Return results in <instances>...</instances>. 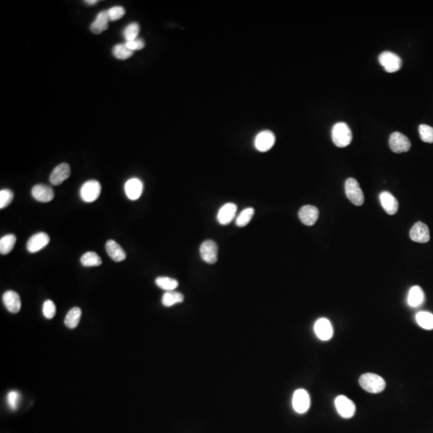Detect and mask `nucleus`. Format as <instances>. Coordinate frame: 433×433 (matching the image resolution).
<instances>
[{"mask_svg":"<svg viewBox=\"0 0 433 433\" xmlns=\"http://www.w3.org/2000/svg\"><path fill=\"white\" fill-rule=\"evenodd\" d=\"M331 138L335 145L339 148H345L352 142V130L347 124L339 122L332 128Z\"/></svg>","mask_w":433,"mask_h":433,"instance_id":"nucleus-1","label":"nucleus"},{"mask_svg":"<svg viewBox=\"0 0 433 433\" xmlns=\"http://www.w3.org/2000/svg\"><path fill=\"white\" fill-rule=\"evenodd\" d=\"M360 384L362 389L370 393H379L386 387L385 380L374 373H365L360 378Z\"/></svg>","mask_w":433,"mask_h":433,"instance_id":"nucleus-2","label":"nucleus"},{"mask_svg":"<svg viewBox=\"0 0 433 433\" xmlns=\"http://www.w3.org/2000/svg\"><path fill=\"white\" fill-rule=\"evenodd\" d=\"M345 193L352 203L361 207L364 202V195L361 190L360 184L355 178H348L345 182Z\"/></svg>","mask_w":433,"mask_h":433,"instance_id":"nucleus-3","label":"nucleus"},{"mask_svg":"<svg viewBox=\"0 0 433 433\" xmlns=\"http://www.w3.org/2000/svg\"><path fill=\"white\" fill-rule=\"evenodd\" d=\"M101 193V186L99 181L90 180L86 181L80 188V198L83 202L87 203L95 202L100 197Z\"/></svg>","mask_w":433,"mask_h":433,"instance_id":"nucleus-4","label":"nucleus"},{"mask_svg":"<svg viewBox=\"0 0 433 433\" xmlns=\"http://www.w3.org/2000/svg\"><path fill=\"white\" fill-rule=\"evenodd\" d=\"M379 64L388 73L399 71L402 66V61L398 55L392 52H383L379 57Z\"/></svg>","mask_w":433,"mask_h":433,"instance_id":"nucleus-5","label":"nucleus"},{"mask_svg":"<svg viewBox=\"0 0 433 433\" xmlns=\"http://www.w3.org/2000/svg\"><path fill=\"white\" fill-rule=\"evenodd\" d=\"M390 148L396 153H402L410 150L412 144L406 136L400 132H395L389 138Z\"/></svg>","mask_w":433,"mask_h":433,"instance_id":"nucleus-6","label":"nucleus"},{"mask_svg":"<svg viewBox=\"0 0 433 433\" xmlns=\"http://www.w3.org/2000/svg\"><path fill=\"white\" fill-rule=\"evenodd\" d=\"M292 405L296 413L303 414L308 411L310 399L308 392L304 389L296 390L292 398Z\"/></svg>","mask_w":433,"mask_h":433,"instance_id":"nucleus-7","label":"nucleus"},{"mask_svg":"<svg viewBox=\"0 0 433 433\" xmlns=\"http://www.w3.org/2000/svg\"><path fill=\"white\" fill-rule=\"evenodd\" d=\"M335 408L338 413L343 418L349 419L354 417L356 405L354 402L345 396H339L335 400Z\"/></svg>","mask_w":433,"mask_h":433,"instance_id":"nucleus-8","label":"nucleus"},{"mask_svg":"<svg viewBox=\"0 0 433 433\" xmlns=\"http://www.w3.org/2000/svg\"><path fill=\"white\" fill-rule=\"evenodd\" d=\"M218 247L213 240H207L200 246V255L202 260L209 264H214L217 260Z\"/></svg>","mask_w":433,"mask_h":433,"instance_id":"nucleus-9","label":"nucleus"},{"mask_svg":"<svg viewBox=\"0 0 433 433\" xmlns=\"http://www.w3.org/2000/svg\"><path fill=\"white\" fill-rule=\"evenodd\" d=\"M314 331L317 337L323 341L331 340L333 336V327L331 322L326 318H321L315 322Z\"/></svg>","mask_w":433,"mask_h":433,"instance_id":"nucleus-10","label":"nucleus"},{"mask_svg":"<svg viewBox=\"0 0 433 433\" xmlns=\"http://www.w3.org/2000/svg\"><path fill=\"white\" fill-rule=\"evenodd\" d=\"M275 143V134L271 131H268V130L261 132L260 134H258L255 138V141H254L255 148L259 152H267L272 148Z\"/></svg>","mask_w":433,"mask_h":433,"instance_id":"nucleus-11","label":"nucleus"},{"mask_svg":"<svg viewBox=\"0 0 433 433\" xmlns=\"http://www.w3.org/2000/svg\"><path fill=\"white\" fill-rule=\"evenodd\" d=\"M411 239L419 243H426L430 240V232L426 224L418 221L410 230Z\"/></svg>","mask_w":433,"mask_h":433,"instance_id":"nucleus-12","label":"nucleus"},{"mask_svg":"<svg viewBox=\"0 0 433 433\" xmlns=\"http://www.w3.org/2000/svg\"><path fill=\"white\" fill-rule=\"evenodd\" d=\"M50 242L49 235L44 232L36 233L30 237L27 243V249L30 253H36L44 249Z\"/></svg>","mask_w":433,"mask_h":433,"instance_id":"nucleus-13","label":"nucleus"},{"mask_svg":"<svg viewBox=\"0 0 433 433\" xmlns=\"http://www.w3.org/2000/svg\"><path fill=\"white\" fill-rule=\"evenodd\" d=\"M237 210V206L232 202L224 205L217 213V216H216L217 221L221 225H228L235 217Z\"/></svg>","mask_w":433,"mask_h":433,"instance_id":"nucleus-14","label":"nucleus"},{"mask_svg":"<svg viewBox=\"0 0 433 433\" xmlns=\"http://www.w3.org/2000/svg\"><path fill=\"white\" fill-rule=\"evenodd\" d=\"M71 174V169L67 163H62L57 165L50 176V182L54 186H59L67 180Z\"/></svg>","mask_w":433,"mask_h":433,"instance_id":"nucleus-15","label":"nucleus"},{"mask_svg":"<svg viewBox=\"0 0 433 433\" xmlns=\"http://www.w3.org/2000/svg\"><path fill=\"white\" fill-rule=\"evenodd\" d=\"M319 210L314 206H304L300 209L298 212V216L301 221L308 226L315 225L319 218Z\"/></svg>","mask_w":433,"mask_h":433,"instance_id":"nucleus-16","label":"nucleus"},{"mask_svg":"<svg viewBox=\"0 0 433 433\" xmlns=\"http://www.w3.org/2000/svg\"><path fill=\"white\" fill-rule=\"evenodd\" d=\"M143 188L144 186L141 180L138 178H131L125 183V194L130 200H138L142 196Z\"/></svg>","mask_w":433,"mask_h":433,"instance_id":"nucleus-17","label":"nucleus"},{"mask_svg":"<svg viewBox=\"0 0 433 433\" xmlns=\"http://www.w3.org/2000/svg\"><path fill=\"white\" fill-rule=\"evenodd\" d=\"M31 194L36 201L40 202H51L53 200L55 197V193L50 186L45 185H36L31 190Z\"/></svg>","mask_w":433,"mask_h":433,"instance_id":"nucleus-18","label":"nucleus"},{"mask_svg":"<svg viewBox=\"0 0 433 433\" xmlns=\"http://www.w3.org/2000/svg\"><path fill=\"white\" fill-rule=\"evenodd\" d=\"M2 302L9 312L16 314L21 309V299L19 294L13 290L5 292L2 295Z\"/></svg>","mask_w":433,"mask_h":433,"instance_id":"nucleus-19","label":"nucleus"},{"mask_svg":"<svg viewBox=\"0 0 433 433\" xmlns=\"http://www.w3.org/2000/svg\"><path fill=\"white\" fill-rule=\"evenodd\" d=\"M379 200L383 210L387 212V215H394L397 213L399 209V203L397 199L389 192H382L379 195Z\"/></svg>","mask_w":433,"mask_h":433,"instance_id":"nucleus-20","label":"nucleus"},{"mask_svg":"<svg viewBox=\"0 0 433 433\" xmlns=\"http://www.w3.org/2000/svg\"><path fill=\"white\" fill-rule=\"evenodd\" d=\"M109 21L110 19L108 17V10H102L96 15V19L90 26V29L96 35L101 34L108 29Z\"/></svg>","mask_w":433,"mask_h":433,"instance_id":"nucleus-21","label":"nucleus"},{"mask_svg":"<svg viewBox=\"0 0 433 433\" xmlns=\"http://www.w3.org/2000/svg\"><path fill=\"white\" fill-rule=\"evenodd\" d=\"M107 253L113 261L119 263L122 262L126 258V253L120 245L114 240H108L105 245Z\"/></svg>","mask_w":433,"mask_h":433,"instance_id":"nucleus-22","label":"nucleus"},{"mask_svg":"<svg viewBox=\"0 0 433 433\" xmlns=\"http://www.w3.org/2000/svg\"><path fill=\"white\" fill-rule=\"evenodd\" d=\"M425 293L419 286H414L408 291V303L411 307H419L425 302Z\"/></svg>","mask_w":433,"mask_h":433,"instance_id":"nucleus-23","label":"nucleus"},{"mask_svg":"<svg viewBox=\"0 0 433 433\" xmlns=\"http://www.w3.org/2000/svg\"><path fill=\"white\" fill-rule=\"evenodd\" d=\"M82 311L79 307H73L68 312L65 319L66 327L70 329H74L77 327L81 319Z\"/></svg>","mask_w":433,"mask_h":433,"instance_id":"nucleus-24","label":"nucleus"},{"mask_svg":"<svg viewBox=\"0 0 433 433\" xmlns=\"http://www.w3.org/2000/svg\"><path fill=\"white\" fill-rule=\"evenodd\" d=\"M183 301V294L180 293V292L174 291V290L165 292V294H163L162 299H161L162 304L166 306V307H170V306H173V305L181 303Z\"/></svg>","mask_w":433,"mask_h":433,"instance_id":"nucleus-25","label":"nucleus"},{"mask_svg":"<svg viewBox=\"0 0 433 433\" xmlns=\"http://www.w3.org/2000/svg\"><path fill=\"white\" fill-rule=\"evenodd\" d=\"M16 242V237L14 234H6L0 239V253L6 255L13 250Z\"/></svg>","mask_w":433,"mask_h":433,"instance_id":"nucleus-26","label":"nucleus"},{"mask_svg":"<svg viewBox=\"0 0 433 433\" xmlns=\"http://www.w3.org/2000/svg\"><path fill=\"white\" fill-rule=\"evenodd\" d=\"M80 263L83 267H99L102 264V259L96 253L89 251L83 254L80 258Z\"/></svg>","mask_w":433,"mask_h":433,"instance_id":"nucleus-27","label":"nucleus"},{"mask_svg":"<svg viewBox=\"0 0 433 433\" xmlns=\"http://www.w3.org/2000/svg\"><path fill=\"white\" fill-rule=\"evenodd\" d=\"M416 320L419 326L424 329H433V314L432 313L421 311L416 315Z\"/></svg>","mask_w":433,"mask_h":433,"instance_id":"nucleus-28","label":"nucleus"},{"mask_svg":"<svg viewBox=\"0 0 433 433\" xmlns=\"http://www.w3.org/2000/svg\"><path fill=\"white\" fill-rule=\"evenodd\" d=\"M156 284L160 289L165 291H173L178 287V282L176 279L169 277H158L156 279Z\"/></svg>","mask_w":433,"mask_h":433,"instance_id":"nucleus-29","label":"nucleus"},{"mask_svg":"<svg viewBox=\"0 0 433 433\" xmlns=\"http://www.w3.org/2000/svg\"><path fill=\"white\" fill-rule=\"evenodd\" d=\"M254 215V210L251 207L246 208L240 213V215L236 218V225L238 227H244L247 225L251 221Z\"/></svg>","mask_w":433,"mask_h":433,"instance_id":"nucleus-30","label":"nucleus"},{"mask_svg":"<svg viewBox=\"0 0 433 433\" xmlns=\"http://www.w3.org/2000/svg\"><path fill=\"white\" fill-rule=\"evenodd\" d=\"M134 52L125 44H117L113 48V56L119 60H127L134 55Z\"/></svg>","mask_w":433,"mask_h":433,"instance_id":"nucleus-31","label":"nucleus"},{"mask_svg":"<svg viewBox=\"0 0 433 433\" xmlns=\"http://www.w3.org/2000/svg\"><path fill=\"white\" fill-rule=\"evenodd\" d=\"M140 33V26L138 23H131L124 29L123 35L126 42L138 39Z\"/></svg>","mask_w":433,"mask_h":433,"instance_id":"nucleus-32","label":"nucleus"},{"mask_svg":"<svg viewBox=\"0 0 433 433\" xmlns=\"http://www.w3.org/2000/svg\"><path fill=\"white\" fill-rule=\"evenodd\" d=\"M419 134L421 139L425 143H433V128L428 125L419 126Z\"/></svg>","mask_w":433,"mask_h":433,"instance_id":"nucleus-33","label":"nucleus"},{"mask_svg":"<svg viewBox=\"0 0 433 433\" xmlns=\"http://www.w3.org/2000/svg\"><path fill=\"white\" fill-rule=\"evenodd\" d=\"M57 313V307L54 302L52 300H46L43 306V314L44 316L48 319H52L54 318Z\"/></svg>","mask_w":433,"mask_h":433,"instance_id":"nucleus-34","label":"nucleus"},{"mask_svg":"<svg viewBox=\"0 0 433 433\" xmlns=\"http://www.w3.org/2000/svg\"><path fill=\"white\" fill-rule=\"evenodd\" d=\"M12 191L10 190H2L0 191V209L8 207L13 200Z\"/></svg>","mask_w":433,"mask_h":433,"instance_id":"nucleus-35","label":"nucleus"},{"mask_svg":"<svg viewBox=\"0 0 433 433\" xmlns=\"http://www.w3.org/2000/svg\"><path fill=\"white\" fill-rule=\"evenodd\" d=\"M108 14L110 21H117L123 18L125 14V10L121 6H113L108 10Z\"/></svg>","mask_w":433,"mask_h":433,"instance_id":"nucleus-36","label":"nucleus"},{"mask_svg":"<svg viewBox=\"0 0 433 433\" xmlns=\"http://www.w3.org/2000/svg\"><path fill=\"white\" fill-rule=\"evenodd\" d=\"M19 397H20L19 393V392H16V391H11V392H10L7 394V397H6L7 404H8L9 407H10L12 410H15L17 407H18Z\"/></svg>","mask_w":433,"mask_h":433,"instance_id":"nucleus-37","label":"nucleus"},{"mask_svg":"<svg viewBox=\"0 0 433 433\" xmlns=\"http://www.w3.org/2000/svg\"><path fill=\"white\" fill-rule=\"evenodd\" d=\"M125 44H126L128 48H129L130 50L133 51V52L142 50V48H144V47L145 46L144 40H142V39H139V38L136 39V40H132V41L126 42Z\"/></svg>","mask_w":433,"mask_h":433,"instance_id":"nucleus-38","label":"nucleus"},{"mask_svg":"<svg viewBox=\"0 0 433 433\" xmlns=\"http://www.w3.org/2000/svg\"><path fill=\"white\" fill-rule=\"evenodd\" d=\"M85 2L88 5H94L98 2V0H87Z\"/></svg>","mask_w":433,"mask_h":433,"instance_id":"nucleus-39","label":"nucleus"}]
</instances>
